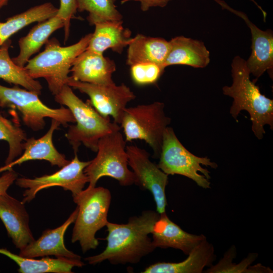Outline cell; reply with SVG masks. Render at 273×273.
Segmentation results:
<instances>
[{
  "mask_svg": "<svg viewBox=\"0 0 273 273\" xmlns=\"http://www.w3.org/2000/svg\"><path fill=\"white\" fill-rule=\"evenodd\" d=\"M160 217L157 211L144 210L139 216L129 218L124 224L108 221L107 246L101 253L84 259L90 264L108 260L112 264H135L155 249L149 237Z\"/></svg>",
  "mask_w": 273,
  "mask_h": 273,
  "instance_id": "cell-1",
  "label": "cell"
},
{
  "mask_svg": "<svg viewBox=\"0 0 273 273\" xmlns=\"http://www.w3.org/2000/svg\"><path fill=\"white\" fill-rule=\"evenodd\" d=\"M231 67L233 83L222 87L223 94L233 99L230 113L237 120L241 111L248 112L252 130L261 140L265 133V125L273 129V100L262 94L259 87L250 80L251 73L246 60L237 56Z\"/></svg>",
  "mask_w": 273,
  "mask_h": 273,
  "instance_id": "cell-2",
  "label": "cell"
},
{
  "mask_svg": "<svg viewBox=\"0 0 273 273\" xmlns=\"http://www.w3.org/2000/svg\"><path fill=\"white\" fill-rule=\"evenodd\" d=\"M55 100L66 106L74 117L76 124L70 125L65 134L74 153L81 145L97 152L101 138L121 129L118 124L111 122L110 118L99 114L89 101L85 103L79 99L67 84L55 95Z\"/></svg>",
  "mask_w": 273,
  "mask_h": 273,
  "instance_id": "cell-3",
  "label": "cell"
},
{
  "mask_svg": "<svg viewBox=\"0 0 273 273\" xmlns=\"http://www.w3.org/2000/svg\"><path fill=\"white\" fill-rule=\"evenodd\" d=\"M92 34L67 47H62L55 38L49 39L44 51L30 59L25 70L33 79L44 78L50 92L56 95L66 84L74 61L87 48Z\"/></svg>",
  "mask_w": 273,
  "mask_h": 273,
  "instance_id": "cell-4",
  "label": "cell"
},
{
  "mask_svg": "<svg viewBox=\"0 0 273 273\" xmlns=\"http://www.w3.org/2000/svg\"><path fill=\"white\" fill-rule=\"evenodd\" d=\"M78 213L73 229L71 242H79L83 253L96 249L99 245L95 236L106 226L111 195L106 188H88L73 197Z\"/></svg>",
  "mask_w": 273,
  "mask_h": 273,
  "instance_id": "cell-5",
  "label": "cell"
},
{
  "mask_svg": "<svg viewBox=\"0 0 273 273\" xmlns=\"http://www.w3.org/2000/svg\"><path fill=\"white\" fill-rule=\"evenodd\" d=\"M120 130L107 134L99 141L97 155L84 170L89 179L88 188L96 187L104 176L117 180L122 186L135 184V175L128 167L126 141Z\"/></svg>",
  "mask_w": 273,
  "mask_h": 273,
  "instance_id": "cell-6",
  "label": "cell"
},
{
  "mask_svg": "<svg viewBox=\"0 0 273 273\" xmlns=\"http://www.w3.org/2000/svg\"><path fill=\"white\" fill-rule=\"evenodd\" d=\"M171 119L166 115L164 104L154 102L126 108L120 124L126 142L145 141L152 148L154 157L159 158L166 128Z\"/></svg>",
  "mask_w": 273,
  "mask_h": 273,
  "instance_id": "cell-7",
  "label": "cell"
},
{
  "mask_svg": "<svg viewBox=\"0 0 273 273\" xmlns=\"http://www.w3.org/2000/svg\"><path fill=\"white\" fill-rule=\"evenodd\" d=\"M158 166L168 175L178 174L195 181L204 189L210 188V172L202 165L215 169L218 165L207 157H201L189 151L180 143L172 128L164 133Z\"/></svg>",
  "mask_w": 273,
  "mask_h": 273,
  "instance_id": "cell-8",
  "label": "cell"
},
{
  "mask_svg": "<svg viewBox=\"0 0 273 273\" xmlns=\"http://www.w3.org/2000/svg\"><path fill=\"white\" fill-rule=\"evenodd\" d=\"M35 92L19 87H8L0 84V107L17 109L24 123L34 131L43 129L44 119H54L66 126L75 122L70 110L65 107L54 109L43 104Z\"/></svg>",
  "mask_w": 273,
  "mask_h": 273,
  "instance_id": "cell-9",
  "label": "cell"
},
{
  "mask_svg": "<svg viewBox=\"0 0 273 273\" xmlns=\"http://www.w3.org/2000/svg\"><path fill=\"white\" fill-rule=\"evenodd\" d=\"M90 161H80L77 153L70 162L57 172L34 178H17L16 184L26 189L23 193V203H28L35 198L36 194L44 189L52 187H61L65 191L72 193V197L80 193L89 179L85 173V168Z\"/></svg>",
  "mask_w": 273,
  "mask_h": 273,
  "instance_id": "cell-10",
  "label": "cell"
},
{
  "mask_svg": "<svg viewBox=\"0 0 273 273\" xmlns=\"http://www.w3.org/2000/svg\"><path fill=\"white\" fill-rule=\"evenodd\" d=\"M66 84L86 94L92 106L102 116L112 117L114 122L120 124L127 104L135 98L130 88L122 83L97 85L76 80L69 76Z\"/></svg>",
  "mask_w": 273,
  "mask_h": 273,
  "instance_id": "cell-11",
  "label": "cell"
},
{
  "mask_svg": "<svg viewBox=\"0 0 273 273\" xmlns=\"http://www.w3.org/2000/svg\"><path fill=\"white\" fill-rule=\"evenodd\" d=\"M126 150L128 165L135 177V184L150 191L155 202L156 211L159 214L165 213L168 175L150 160L149 153L145 149L130 145L126 146Z\"/></svg>",
  "mask_w": 273,
  "mask_h": 273,
  "instance_id": "cell-12",
  "label": "cell"
},
{
  "mask_svg": "<svg viewBox=\"0 0 273 273\" xmlns=\"http://www.w3.org/2000/svg\"><path fill=\"white\" fill-rule=\"evenodd\" d=\"M223 8L241 17L245 21L251 33V53L246 61L250 73L256 78L267 71L272 78L273 33L271 30H262L251 22L243 13L230 8L223 2H217Z\"/></svg>",
  "mask_w": 273,
  "mask_h": 273,
  "instance_id": "cell-13",
  "label": "cell"
},
{
  "mask_svg": "<svg viewBox=\"0 0 273 273\" xmlns=\"http://www.w3.org/2000/svg\"><path fill=\"white\" fill-rule=\"evenodd\" d=\"M77 213V207L61 225L43 231L38 239L34 240L21 249L19 255L26 258L54 255L57 257L81 259L79 255L67 249L64 241L65 233L69 226L75 221Z\"/></svg>",
  "mask_w": 273,
  "mask_h": 273,
  "instance_id": "cell-14",
  "label": "cell"
},
{
  "mask_svg": "<svg viewBox=\"0 0 273 273\" xmlns=\"http://www.w3.org/2000/svg\"><path fill=\"white\" fill-rule=\"evenodd\" d=\"M0 219L17 248L20 250L35 240L24 203L7 193L0 195Z\"/></svg>",
  "mask_w": 273,
  "mask_h": 273,
  "instance_id": "cell-15",
  "label": "cell"
},
{
  "mask_svg": "<svg viewBox=\"0 0 273 273\" xmlns=\"http://www.w3.org/2000/svg\"><path fill=\"white\" fill-rule=\"evenodd\" d=\"M115 70L112 60L86 49L76 58L70 69L74 80L102 85L114 83L112 76Z\"/></svg>",
  "mask_w": 273,
  "mask_h": 273,
  "instance_id": "cell-16",
  "label": "cell"
},
{
  "mask_svg": "<svg viewBox=\"0 0 273 273\" xmlns=\"http://www.w3.org/2000/svg\"><path fill=\"white\" fill-rule=\"evenodd\" d=\"M60 124L58 121L52 119L49 129L43 136L37 139L34 138L27 139L23 144V154L10 163L0 167V173L12 169L14 166L29 160H44L52 166L59 167L68 164L70 161L57 151L53 142L54 132Z\"/></svg>",
  "mask_w": 273,
  "mask_h": 273,
  "instance_id": "cell-17",
  "label": "cell"
},
{
  "mask_svg": "<svg viewBox=\"0 0 273 273\" xmlns=\"http://www.w3.org/2000/svg\"><path fill=\"white\" fill-rule=\"evenodd\" d=\"M151 234L155 248H173L181 250L187 255L206 239L202 234L198 235L186 232L171 221L166 212L160 214Z\"/></svg>",
  "mask_w": 273,
  "mask_h": 273,
  "instance_id": "cell-18",
  "label": "cell"
},
{
  "mask_svg": "<svg viewBox=\"0 0 273 273\" xmlns=\"http://www.w3.org/2000/svg\"><path fill=\"white\" fill-rule=\"evenodd\" d=\"M214 247L207 239L201 242L184 260L178 262H161L145 268L142 273H201L215 260Z\"/></svg>",
  "mask_w": 273,
  "mask_h": 273,
  "instance_id": "cell-19",
  "label": "cell"
},
{
  "mask_svg": "<svg viewBox=\"0 0 273 273\" xmlns=\"http://www.w3.org/2000/svg\"><path fill=\"white\" fill-rule=\"evenodd\" d=\"M163 67L185 65L194 68H204L210 62V53L204 43L184 36L172 38Z\"/></svg>",
  "mask_w": 273,
  "mask_h": 273,
  "instance_id": "cell-20",
  "label": "cell"
},
{
  "mask_svg": "<svg viewBox=\"0 0 273 273\" xmlns=\"http://www.w3.org/2000/svg\"><path fill=\"white\" fill-rule=\"evenodd\" d=\"M127 46L126 64L129 66L152 63L164 67L163 64L170 49L169 42L165 39L140 34L131 38Z\"/></svg>",
  "mask_w": 273,
  "mask_h": 273,
  "instance_id": "cell-21",
  "label": "cell"
},
{
  "mask_svg": "<svg viewBox=\"0 0 273 273\" xmlns=\"http://www.w3.org/2000/svg\"><path fill=\"white\" fill-rule=\"evenodd\" d=\"M95 30L92 34L86 49L103 54L108 49L121 53L128 46L131 32L122 26V21H105L95 24Z\"/></svg>",
  "mask_w": 273,
  "mask_h": 273,
  "instance_id": "cell-22",
  "label": "cell"
},
{
  "mask_svg": "<svg viewBox=\"0 0 273 273\" xmlns=\"http://www.w3.org/2000/svg\"><path fill=\"white\" fill-rule=\"evenodd\" d=\"M64 26V21L57 14L39 22L26 36L19 39L20 52L17 57L12 58L14 62L18 66L24 67L30 57L47 42L51 35Z\"/></svg>",
  "mask_w": 273,
  "mask_h": 273,
  "instance_id": "cell-23",
  "label": "cell"
},
{
  "mask_svg": "<svg viewBox=\"0 0 273 273\" xmlns=\"http://www.w3.org/2000/svg\"><path fill=\"white\" fill-rule=\"evenodd\" d=\"M0 253L14 261L19 266L18 270L20 273H71L74 267H82L84 265L81 259L65 257H44L40 259L24 257L5 248H0Z\"/></svg>",
  "mask_w": 273,
  "mask_h": 273,
  "instance_id": "cell-24",
  "label": "cell"
},
{
  "mask_svg": "<svg viewBox=\"0 0 273 273\" xmlns=\"http://www.w3.org/2000/svg\"><path fill=\"white\" fill-rule=\"evenodd\" d=\"M58 9L51 3L33 7L9 18L0 24V47L16 32L35 22H40L55 16Z\"/></svg>",
  "mask_w": 273,
  "mask_h": 273,
  "instance_id": "cell-25",
  "label": "cell"
},
{
  "mask_svg": "<svg viewBox=\"0 0 273 273\" xmlns=\"http://www.w3.org/2000/svg\"><path fill=\"white\" fill-rule=\"evenodd\" d=\"M11 43L9 39L0 47V78L40 95L42 88L40 82L29 76L24 67L18 66L10 58L9 49Z\"/></svg>",
  "mask_w": 273,
  "mask_h": 273,
  "instance_id": "cell-26",
  "label": "cell"
},
{
  "mask_svg": "<svg viewBox=\"0 0 273 273\" xmlns=\"http://www.w3.org/2000/svg\"><path fill=\"white\" fill-rule=\"evenodd\" d=\"M236 254L235 246H231L225 253L223 258L215 265H211L205 272L210 273L272 272L269 268L264 266L261 264L250 266V265L257 258L258 254L255 253L249 254L246 258L238 264L232 262Z\"/></svg>",
  "mask_w": 273,
  "mask_h": 273,
  "instance_id": "cell-27",
  "label": "cell"
},
{
  "mask_svg": "<svg viewBox=\"0 0 273 273\" xmlns=\"http://www.w3.org/2000/svg\"><path fill=\"white\" fill-rule=\"evenodd\" d=\"M115 0H76L77 10L88 13L91 25L105 21H121L122 16L116 9Z\"/></svg>",
  "mask_w": 273,
  "mask_h": 273,
  "instance_id": "cell-28",
  "label": "cell"
},
{
  "mask_svg": "<svg viewBox=\"0 0 273 273\" xmlns=\"http://www.w3.org/2000/svg\"><path fill=\"white\" fill-rule=\"evenodd\" d=\"M27 139L25 132L20 126L0 115V140L7 142L9 145V153L5 165L21 155L24 141Z\"/></svg>",
  "mask_w": 273,
  "mask_h": 273,
  "instance_id": "cell-29",
  "label": "cell"
},
{
  "mask_svg": "<svg viewBox=\"0 0 273 273\" xmlns=\"http://www.w3.org/2000/svg\"><path fill=\"white\" fill-rule=\"evenodd\" d=\"M164 69L162 66L155 63H139L130 66V74L135 84L146 85L156 83Z\"/></svg>",
  "mask_w": 273,
  "mask_h": 273,
  "instance_id": "cell-30",
  "label": "cell"
},
{
  "mask_svg": "<svg viewBox=\"0 0 273 273\" xmlns=\"http://www.w3.org/2000/svg\"><path fill=\"white\" fill-rule=\"evenodd\" d=\"M60 5L57 15L64 22L65 41L70 33V22L77 11L76 0H60Z\"/></svg>",
  "mask_w": 273,
  "mask_h": 273,
  "instance_id": "cell-31",
  "label": "cell"
},
{
  "mask_svg": "<svg viewBox=\"0 0 273 273\" xmlns=\"http://www.w3.org/2000/svg\"><path fill=\"white\" fill-rule=\"evenodd\" d=\"M6 171L0 177V195L7 193L9 188L18 178V174L12 169Z\"/></svg>",
  "mask_w": 273,
  "mask_h": 273,
  "instance_id": "cell-32",
  "label": "cell"
},
{
  "mask_svg": "<svg viewBox=\"0 0 273 273\" xmlns=\"http://www.w3.org/2000/svg\"><path fill=\"white\" fill-rule=\"evenodd\" d=\"M171 0H122L121 4L130 1L139 2L141 5V9L143 11H147L152 7H164Z\"/></svg>",
  "mask_w": 273,
  "mask_h": 273,
  "instance_id": "cell-33",
  "label": "cell"
},
{
  "mask_svg": "<svg viewBox=\"0 0 273 273\" xmlns=\"http://www.w3.org/2000/svg\"><path fill=\"white\" fill-rule=\"evenodd\" d=\"M9 0H0V9L6 5Z\"/></svg>",
  "mask_w": 273,
  "mask_h": 273,
  "instance_id": "cell-34",
  "label": "cell"
},
{
  "mask_svg": "<svg viewBox=\"0 0 273 273\" xmlns=\"http://www.w3.org/2000/svg\"><path fill=\"white\" fill-rule=\"evenodd\" d=\"M251 1H253V2L257 5V6L259 8H260V9L261 10H262V9L260 8V7H259V6L257 5V4L256 3H255L253 0H251Z\"/></svg>",
  "mask_w": 273,
  "mask_h": 273,
  "instance_id": "cell-35",
  "label": "cell"
},
{
  "mask_svg": "<svg viewBox=\"0 0 273 273\" xmlns=\"http://www.w3.org/2000/svg\"><path fill=\"white\" fill-rule=\"evenodd\" d=\"M1 22H0V24H1Z\"/></svg>",
  "mask_w": 273,
  "mask_h": 273,
  "instance_id": "cell-36",
  "label": "cell"
}]
</instances>
